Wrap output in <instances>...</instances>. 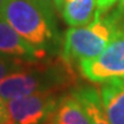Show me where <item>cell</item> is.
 <instances>
[{"label": "cell", "instance_id": "6da1fadb", "mask_svg": "<svg viewBox=\"0 0 124 124\" xmlns=\"http://www.w3.org/2000/svg\"><path fill=\"white\" fill-rule=\"evenodd\" d=\"M56 9L37 0H5L1 17L24 40L47 58L61 53L63 36L56 21Z\"/></svg>", "mask_w": 124, "mask_h": 124}, {"label": "cell", "instance_id": "7a4b0ae2", "mask_svg": "<svg viewBox=\"0 0 124 124\" xmlns=\"http://www.w3.org/2000/svg\"><path fill=\"white\" fill-rule=\"evenodd\" d=\"M78 84L74 67L62 56L29 62L0 80V98L9 101L44 92H64Z\"/></svg>", "mask_w": 124, "mask_h": 124}, {"label": "cell", "instance_id": "3957f363", "mask_svg": "<svg viewBox=\"0 0 124 124\" xmlns=\"http://www.w3.org/2000/svg\"><path fill=\"white\" fill-rule=\"evenodd\" d=\"M116 32L107 12H99L91 24L71 27L66 31L60 55L72 67L78 66L83 60L98 56Z\"/></svg>", "mask_w": 124, "mask_h": 124}, {"label": "cell", "instance_id": "277c9868", "mask_svg": "<svg viewBox=\"0 0 124 124\" xmlns=\"http://www.w3.org/2000/svg\"><path fill=\"white\" fill-rule=\"evenodd\" d=\"M80 75L94 84L124 77V31H117L98 56L78 63Z\"/></svg>", "mask_w": 124, "mask_h": 124}, {"label": "cell", "instance_id": "5b68a950", "mask_svg": "<svg viewBox=\"0 0 124 124\" xmlns=\"http://www.w3.org/2000/svg\"><path fill=\"white\" fill-rule=\"evenodd\" d=\"M62 93H36L7 101L8 124H47Z\"/></svg>", "mask_w": 124, "mask_h": 124}, {"label": "cell", "instance_id": "8992f818", "mask_svg": "<svg viewBox=\"0 0 124 124\" xmlns=\"http://www.w3.org/2000/svg\"><path fill=\"white\" fill-rule=\"evenodd\" d=\"M0 55L22 62H37L47 60L45 54L31 46L17 33L6 20L0 16Z\"/></svg>", "mask_w": 124, "mask_h": 124}, {"label": "cell", "instance_id": "52a82bcc", "mask_svg": "<svg viewBox=\"0 0 124 124\" xmlns=\"http://www.w3.org/2000/svg\"><path fill=\"white\" fill-rule=\"evenodd\" d=\"M99 90L109 122L124 124V77L103 83Z\"/></svg>", "mask_w": 124, "mask_h": 124}, {"label": "cell", "instance_id": "ba28073f", "mask_svg": "<svg viewBox=\"0 0 124 124\" xmlns=\"http://www.w3.org/2000/svg\"><path fill=\"white\" fill-rule=\"evenodd\" d=\"M47 124H90L83 105L71 93H62Z\"/></svg>", "mask_w": 124, "mask_h": 124}, {"label": "cell", "instance_id": "9c48e42d", "mask_svg": "<svg viewBox=\"0 0 124 124\" xmlns=\"http://www.w3.org/2000/svg\"><path fill=\"white\" fill-rule=\"evenodd\" d=\"M70 91L83 105L90 124H111L102 105L100 90L92 85L77 84Z\"/></svg>", "mask_w": 124, "mask_h": 124}, {"label": "cell", "instance_id": "30bf717a", "mask_svg": "<svg viewBox=\"0 0 124 124\" xmlns=\"http://www.w3.org/2000/svg\"><path fill=\"white\" fill-rule=\"evenodd\" d=\"M99 12V0H64L61 14L68 25L83 27L91 24Z\"/></svg>", "mask_w": 124, "mask_h": 124}, {"label": "cell", "instance_id": "8fae6325", "mask_svg": "<svg viewBox=\"0 0 124 124\" xmlns=\"http://www.w3.org/2000/svg\"><path fill=\"white\" fill-rule=\"evenodd\" d=\"M107 14L116 31H124V0H117L116 7L109 9Z\"/></svg>", "mask_w": 124, "mask_h": 124}, {"label": "cell", "instance_id": "7c38bea8", "mask_svg": "<svg viewBox=\"0 0 124 124\" xmlns=\"http://www.w3.org/2000/svg\"><path fill=\"white\" fill-rule=\"evenodd\" d=\"M25 63H29V62H22L15 60V59L6 58V56L0 55V80L5 78L7 75L12 74L13 71L17 70L18 68L24 66Z\"/></svg>", "mask_w": 124, "mask_h": 124}, {"label": "cell", "instance_id": "4fadbf2b", "mask_svg": "<svg viewBox=\"0 0 124 124\" xmlns=\"http://www.w3.org/2000/svg\"><path fill=\"white\" fill-rule=\"evenodd\" d=\"M0 124H8V114L6 101L0 98Z\"/></svg>", "mask_w": 124, "mask_h": 124}, {"label": "cell", "instance_id": "5bb4252c", "mask_svg": "<svg viewBox=\"0 0 124 124\" xmlns=\"http://www.w3.org/2000/svg\"><path fill=\"white\" fill-rule=\"evenodd\" d=\"M117 0H99V8L100 12H108L109 9L114 7Z\"/></svg>", "mask_w": 124, "mask_h": 124}, {"label": "cell", "instance_id": "9a60e30c", "mask_svg": "<svg viewBox=\"0 0 124 124\" xmlns=\"http://www.w3.org/2000/svg\"><path fill=\"white\" fill-rule=\"evenodd\" d=\"M54 2V7L56 9V12L59 14H61V10H62V6H63V2H64V0H53Z\"/></svg>", "mask_w": 124, "mask_h": 124}, {"label": "cell", "instance_id": "2e32d148", "mask_svg": "<svg viewBox=\"0 0 124 124\" xmlns=\"http://www.w3.org/2000/svg\"><path fill=\"white\" fill-rule=\"evenodd\" d=\"M37 1H39L40 4H43V5L49 6V7H54V2H53V0H37ZM54 8H55V7H54Z\"/></svg>", "mask_w": 124, "mask_h": 124}, {"label": "cell", "instance_id": "e0dca14e", "mask_svg": "<svg viewBox=\"0 0 124 124\" xmlns=\"http://www.w3.org/2000/svg\"><path fill=\"white\" fill-rule=\"evenodd\" d=\"M4 4H5V0H0V15H1V10H2Z\"/></svg>", "mask_w": 124, "mask_h": 124}]
</instances>
